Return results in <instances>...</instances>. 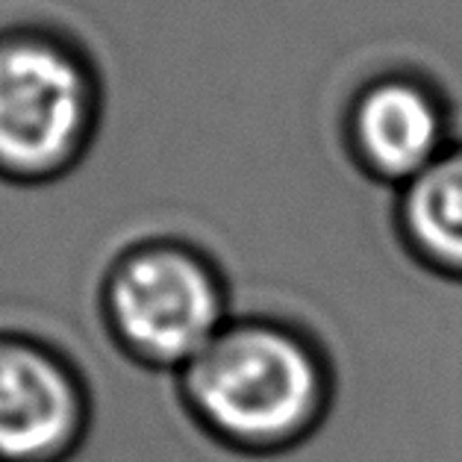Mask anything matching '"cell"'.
Segmentation results:
<instances>
[{
  "label": "cell",
  "mask_w": 462,
  "mask_h": 462,
  "mask_svg": "<svg viewBox=\"0 0 462 462\" xmlns=\"http://www.w3.org/2000/svg\"><path fill=\"white\" fill-rule=\"evenodd\" d=\"M356 160L374 177L407 186L450 144L448 109L419 77L389 74L365 86L351 109Z\"/></svg>",
  "instance_id": "5"
},
{
  "label": "cell",
  "mask_w": 462,
  "mask_h": 462,
  "mask_svg": "<svg viewBox=\"0 0 462 462\" xmlns=\"http://www.w3.org/2000/svg\"><path fill=\"white\" fill-rule=\"evenodd\" d=\"M106 315L118 342L156 368H186L227 324L221 280L183 245H144L121 256Z\"/></svg>",
  "instance_id": "3"
},
{
  "label": "cell",
  "mask_w": 462,
  "mask_h": 462,
  "mask_svg": "<svg viewBox=\"0 0 462 462\" xmlns=\"http://www.w3.org/2000/svg\"><path fill=\"white\" fill-rule=\"evenodd\" d=\"M95 124L83 60L42 32L0 39V174L48 180L65 171Z\"/></svg>",
  "instance_id": "2"
},
{
  "label": "cell",
  "mask_w": 462,
  "mask_h": 462,
  "mask_svg": "<svg viewBox=\"0 0 462 462\" xmlns=\"http://www.w3.org/2000/svg\"><path fill=\"white\" fill-rule=\"evenodd\" d=\"M88 398L62 356L0 339V462H69L88 433Z\"/></svg>",
  "instance_id": "4"
},
{
  "label": "cell",
  "mask_w": 462,
  "mask_h": 462,
  "mask_svg": "<svg viewBox=\"0 0 462 462\" xmlns=\"http://www.w3.org/2000/svg\"><path fill=\"white\" fill-rule=\"evenodd\" d=\"M180 394L200 430L239 457H280L319 430L330 407L321 356L268 321L224 324L186 368Z\"/></svg>",
  "instance_id": "1"
},
{
  "label": "cell",
  "mask_w": 462,
  "mask_h": 462,
  "mask_svg": "<svg viewBox=\"0 0 462 462\" xmlns=\"http://www.w3.org/2000/svg\"><path fill=\"white\" fill-rule=\"evenodd\" d=\"M398 227L419 263L462 283V142L401 186Z\"/></svg>",
  "instance_id": "6"
}]
</instances>
